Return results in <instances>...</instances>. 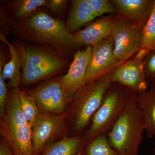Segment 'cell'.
<instances>
[{
    "label": "cell",
    "instance_id": "6da1fadb",
    "mask_svg": "<svg viewBox=\"0 0 155 155\" xmlns=\"http://www.w3.org/2000/svg\"><path fill=\"white\" fill-rule=\"evenodd\" d=\"M138 95L125 86L112 82L83 137L84 143L100 136H107L126 108L137 102Z\"/></svg>",
    "mask_w": 155,
    "mask_h": 155
},
{
    "label": "cell",
    "instance_id": "7a4b0ae2",
    "mask_svg": "<svg viewBox=\"0 0 155 155\" xmlns=\"http://www.w3.org/2000/svg\"><path fill=\"white\" fill-rule=\"evenodd\" d=\"M145 131L142 115L137 103L128 106L108 134L112 147L120 155H138Z\"/></svg>",
    "mask_w": 155,
    "mask_h": 155
},
{
    "label": "cell",
    "instance_id": "3957f363",
    "mask_svg": "<svg viewBox=\"0 0 155 155\" xmlns=\"http://www.w3.org/2000/svg\"><path fill=\"white\" fill-rule=\"evenodd\" d=\"M112 83L111 73L96 81L85 84L75 94L72 102L71 118L78 136L87 127L98 110Z\"/></svg>",
    "mask_w": 155,
    "mask_h": 155
},
{
    "label": "cell",
    "instance_id": "277c9868",
    "mask_svg": "<svg viewBox=\"0 0 155 155\" xmlns=\"http://www.w3.org/2000/svg\"><path fill=\"white\" fill-rule=\"evenodd\" d=\"M14 45L22 58V83L24 84H30L44 79L55 74L64 67L63 60L50 51L21 44Z\"/></svg>",
    "mask_w": 155,
    "mask_h": 155
},
{
    "label": "cell",
    "instance_id": "5b68a950",
    "mask_svg": "<svg viewBox=\"0 0 155 155\" xmlns=\"http://www.w3.org/2000/svg\"><path fill=\"white\" fill-rule=\"evenodd\" d=\"M143 28L119 14L114 17L111 36L114 41V54L121 63L140 50Z\"/></svg>",
    "mask_w": 155,
    "mask_h": 155
},
{
    "label": "cell",
    "instance_id": "8992f818",
    "mask_svg": "<svg viewBox=\"0 0 155 155\" xmlns=\"http://www.w3.org/2000/svg\"><path fill=\"white\" fill-rule=\"evenodd\" d=\"M26 22L27 27L40 40L59 48L74 46L73 34L68 30L66 25L46 13H37L31 17Z\"/></svg>",
    "mask_w": 155,
    "mask_h": 155
},
{
    "label": "cell",
    "instance_id": "52a82bcc",
    "mask_svg": "<svg viewBox=\"0 0 155 155\" xmlns=\"http://www.w3.org/2000/svg\"><path fill=\"white\" fill-rule=\"evenodd\" d=\"M149 52L142 49L131 60L125 61L111 73L112 82L117 83L139 94L149 87L144 71V60Z\"/></svg>",
    "mask_w": 155,
    "mask_h": 155
},
{
    "label": "cell",
    "instance_id": "ba28073f",
    "mask_svg": "<svg viewBox=\"0 0 155 155\" xmlns=\"http://www.w3.org/2000/svg\"><path fill=\"white\" fill-rule=\"evenodd\" d=\"M114 48V41L111 35L92 46L91 54L84 84L110 74L123 64L115 56Z\"/></svg>",
    "mask_w": 155,
    "mask_h": 155
},
{
    "label": "cell",
    "instance_id": "9c48e42d",
    "mask_svg": "<svg viewBox=\"0 0 155 155\" xmlns=\"http://www.w3.org/2000/svg\"><path fill=\"white\" fill-rule=\"evenodd\" d=\"M41 114H54L63 116L70 102L67 98L60 80L44 84L31 92Z\"/></svg>",
    "mask_w": 155,
    "mask_h": 155
},
{
    "label": "cell",
    "instance_id": "30bf717a",
    "mask_svg": "<svg viewBox=\"0 0 155 155\" xmlns=\"http://www.w3.org/2000/svg\"><path fill=\"white\" fill-rule=\"evenodd\" d=\"M91 51L92 47L88 46L85 49L75 53L68 72L59 79L70 102L72 101L78 91L84 84Z\"/></svg>",
    "mask_w": 155,
    "mask_h": 155
},
{
    "label": "cell",
    "instance_id": "8fae6325",
    "mask_svg": "<svg viewBox=\"0 0 155 155\" xmlns=\"http://www.w3.org/2000/svg\"><path fill=\"white\" fill-rule=\"evenodd\" d=\"M64 128L63 116L54 114H40L31 128L34 155H38L44 149L47 143L61 133Z\"/></svg>",
    "mask_w": 155,
    "mask_h": 155
},
{
    "label": "cell",
    "instance_id": "7c38bea8",
    "mask_svg": "<svg viewBox=\"0 0 155 155\" xmlns=\"http://www.w3.org/2000/svg\"><path fill=\"white\" fill-rule=\"evenodd\" d=\"M114 17H104L73 34L74 46H93L111 35Z\"/></svg>",
    "mask_w": 155,
    "mask_h": 155
},
{
    "label": "cell",
    "instance_id": "4fadbf2b",
    "mask_svg": "<svg viewBox=\"0 0 155 155\" xmlns=\"http://www.w3.org/2000/svg\"><path fill=\"white\" fill-rule=\"evenodd\" d=\"M155 0H111L117 13L144 28L152 14Z\"/></svg>",
    "mask_w": 155,
    "mask_h": 155
},
{
    "label": "cell",
    "instance_id": "5bb4252c",
    "mask_svg": "<svg viewBox=\"0 0 155 155\" xmlns=\"http://www.w3.org/2000/svg\"><path fill=\"white\" fill-rule=\"evenodd\" d=\"M31 128L28 124L17 126L1 125L2 137L14 155H34Z\"/></svg>",
    "mask_w": 155,
    "mask_h": 155
},
{
    "label": "cell",
    "instance_id": "9a60e30c",
    "mask_svg": "<svg viewBox=\"0 0 155 155\" xmlns=\"http://www.w3.org/2000/svg\"><path fill=\"white\" fill-rule=\"evenodd\" d=\"M0 39L8 46L11 55L10 61L4 65L3 58L1 56L0 74L4 80H8L7 86L11 89L17 88L22 83L21 70L22 64L21 55L15 45L9 41L2 33L0 34Z\"/></svg>",
    "mask_w": 155,
    "mask_h": 155
},
{
    "label": "cell",
    "instance_id": "2e32d148",
    "mask_svg": "<svg viewBox=\"0 0 155 155\" xmlns=\"http://www.w3.org/2000/svg\"><path fill=\"white\" fill-rule=\"evenodd\" d=\"M136 103L142 115L147 137L155 140V85L139 94Z\"/></svg>",
    "mask_w": 155,
    "mask_h": 155
},
{
    "label": "cell",
    "instance_id": "e0dca14e",
    "mask_svg": "<svg viewBox=\"0 0 155 155\" xmlns=\"http://www.w3.org/2000/svg\"><path fill=\"white\" fill-rule=\"evenodd\" d=\"M96 18L88 0H73L66 27L70 33L81 27Z\"/></svg>",
    "mask_w": 155,
    "mask_h": 155
},
{
    "label": "cell",
    "instance_id": "ac0fdd59",
    "mask_svg": "<svg viewBox=\"0 0 155 155\" xmlns=\"http://www.w3.org/2000/svg\"><path fill=\"white\" fill-rule=\"evenodd\" d=\"M84 144L83 137H64L45 147L41 155H78Z\"/></svg>",
    "mask_w": 155,
    "mask_h": 155
},
{
    "label": "cell",
    "instance_id": "d6986e66",
    "mask_svg": "<svg viewBox=\"0 0 155 155\" xmlns=\"http://www.w3.org/2000/svg\"><path fill=\"white\" fill-rule=\"evenodd\" d=\"M81 155H120L109 143L107 136H100L84 143Z\"/></svg>",
    "mask_w": 155,
    "mask_h": 155
},
{
    "label": "cell",
    "instance_id": "ffe728a7",
    "mask_svg": "<svg viewBox=\"0 0 155 155\" xmlns=\"http://www.w3.org/2000/svg\"><path fill=\"white\" fill-rule=\"evenodd\" d=\"M17 94L20 105L28 124L32 127L39 115L41 114L35 101L31 96L27 95L17 87Z\"/></svg>",
    "mask_w": 155,
    "mask_h": 155
},
{
    "label": "cell",
    "instance_id": "44dd1931",
    "mask_svg": "<svg viewBox=\"0 0 155 155\" xmlns=\"http://www.w3.org/2000/svg\"><path fill=\"white\" fill-rule=\"evenodd\" d=\"M46 0H19L11 4L14 17L17 19H26L41 6L48 4Z\"/></svg>",
    "mask_w": 155,
    "mask_h": 155
},
{
    "label": "cell",
    "instance_id": "7402d4cb",
    "mask_svg": "<svg viewBox=\"0 0 155 155\" xmlns=\"http://www.w3.org/2000/svg\"><path fill=\"white\" fill-rule=\"evenodd\" d=\"M140 49L149 52L155 51V0L152 14L143 28Z\"/></svg>",
    "mask_w": 155,
    "mask_h": 155
},
{
    "label": "cell",
    "instance_id": "603a6c76",
    "mask_svg": "<svg viewBox=\"0 0 155 155\" xmlns=\"http://www.w3.org/2000/svg\"><path fill=\"white\" fill-rule=\"evenodd\" d=\"M95 17H100L105 14H114L117 10L110 1L108 0H88Z\"/></svg>",
    "mask_w": 155,
    "mask_h": 155
},
{
    "label": "cell",
    "instance_id": "cb8c5ba5",
    "mask_svg": "<svg viewBox=\"0 0 155 155\" xmlns=\"http://www.w3.org/2000/svg\"><path fill=\"white\" fill-rule=\"evenodd\" d=\"M144 71L150 86L155 85V51L149 52L144 60Z\"/></svg>",
    "mask_w": 155,
    "mask_h": 155
},
{
    "label": "cell",
    "instance_id": "d4e9b609",
    "mask_svg": "<svg viewBox=\"0 0 155 155\" xmlns=\"http://www.w3.org/2000/svg\"><path fill=\"white\" fill-rule=\"evenodd\" d=\"M8 92L5 80L0 74V115L1 119L4 115Z\"/></svg>",
    "mask_w": 155,
    "mask_h": 155
},
{
    "label": "cell",
    "instance_id": "484cf974",
    "mask_svg": "<svg viewBox=\"0 0 155 155\" xmlns=\"http://www.w3.org/2000/svg\"><path fill=\"white\" fill-rule=\"evenodd\" d=\"M67 2L65 0H50L48 1L47 5L51 11L57 12L63 8Z\"/></svg>",
    "mask_w": 155,
    "mask_h": 155
},
{
    "label": "cell",
    "instance_id": "4316f807",
    "mask_svg": "<svg viewBox=\"0 0 155 155\" xmlns=\"http://www.w3.org/2000/svg\"><path fill=\"white\" fill-rule=\"evenodd\" d=\"M0 155H14L8 142L3 137L0 143Z\"/></svg>",
    "mask_w": 155,
    "mask_h": 155
},
{
    "label": "cell",
    "instance_id": "83f0119b",
    "mask_svg": "<svg viewBox=\"0 0 155 155\" xmlns=\"http://www.w3.org/2000/svg\"><path fill=\"white\" fill-rule=\"evenodd\" d=\"M83 146H82V147H81V148L80 150H79V152H78V155H81V151H82V147H83Z\"/></svg>",
    "mask_w": 155,
    "mask_h": 155
},
{
    "label": "cell",
    "instance_id": "f1b7e54d",
    "mask_svg": "<svg viewBox=\"0 0 155 155\" xmlns=\"http://www.w3.org/2000/svg\"><path fill=\"white\" fill-rule=\"evenodd\" d=\"M153 154L155 155V147L154 148L153 150Z\"/></svg>",
    "mask_w": 155,
    "mask_h": 155
}]
</instances>
